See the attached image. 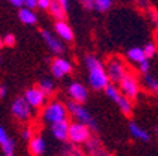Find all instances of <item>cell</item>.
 <instances>
[{
  "instance_id": "obj_36",
  "label": "cell",
  "mask_w": 158,
  "mask_h": 156,
  "mask_svg": "<svg viewBox=\"0 0 158 156\" xmlns=\"http://www.w3.org/2000/svg\"><path fill=\"white\" fill-rule=\"evenodd\" d=\"M4 44H3V37H0V48H3Z\"/></svg>"
},
{
  "instance_id": "obj_7",
  "label": "cell",
  "mask_w": 158,
  "mask_h": 156,
  "mask_svg": "<svg viewBox=\"0 0 158 156\" xmlns=\"http://www.w3.org/2000/svg\"><path fill=\"white\" fill-rule=\"evenodd\" d=\"M106 72H107L109 80L113 82V83H120L122 79L127 75V70H126V66L123 63V61L120 58H110L106 63Z\"/></svg>"
},
{
  "instance_id": "obj_8",
  "label": "cell",
  "mask_w": 158,
  "mask_h": 156,
  "mask_svg": "<svg viewBox=\"0 0 158 156\" xmlns=\"http://www.w3.org/2000/svg\"><path fill=\"white\" fill-rule=\"evenodd\" d=\"M10 111L20 121H27L33 114V108L28 106V103L24 100V97L14 98L11 101V106H10Z\"/></svg>"
},
{
  "instance_id": "obj_24",
  "label": "cell",
  "mask_w": 158,
  "mask_h": 156,
  "mask_svg": "<svg viewBox=\"0 0 158 156\" xmlns=\"http://www.w3.org/2000/svg\"><path fill=\"white\" fill-rule=\"evenodd\" d=\"M113 2L112 0H95V10L99 13H106L112 9Z\"/></svg>"
},
{
  "instance_id": "obj_6",
  "label": "cell",
  "mask_w": 158,
  "mask_h": 156,
  "mask_svg": "<svg viewBox=\"0 0 158 156\" xmlns=\"http://www.w3.org/2000/svg\"><path fill=\"white\" fill-rule=\"evenodd\" d=\"M118 90L130 101L135 100V98L138 97V93H140V83H138L135 75L127 73V75L122 79V82L118 83Z\"/></svg>"
},
{
  "instance_id": "obj_2",
  "label": "cell",
  "mask_w": 158,
  "mask_h": 156,
  "mask_svg": "<svg viewBox=\"0 0 158 156\" xmlns=\"http://www.w3.org/2000/svg\"><path fill=\"white\" fill-rule=\"evenodd\" d=\"M68 120V108L66 104L59 100H52L47 104L43 110V121L49 125H52L59 121Z\"/></svg>"
},
{
  "instance_id": "obj_10",
  "label": "cell",
  "mask_w": 158,
  "mask_h": 156,
  "mask_svg": "<svg viewBox=\"0 0 158 156\" xmlns=\"http://www.w3.org/2000/svg\"><path fill=\"white\" fill-rule=\"evenodd\" d=\"M72 72V63L62 56H55L51 61V75L56 79H62L64 76Z\"/></svg>"
},
{
  "instance_id": "obj_38",
  "label": "cell",
  "mask_w": 158,
  "mask_h": 156,
  "mask_svg": "<svg viewBox=\"0 0 158 156\" xmlns=\"http://www.w3.org/2000/svg\"><path fill=\"white\" fill-rule=\"evenodd\" d=\"M155 134H157V135H158V127L155 128Z\"/></svg>"
},
{
  "instance_id": "obj_3",
  "label": "cell",
  "mask_w": 158,
  "mask_h": 156,
  "mask_svg": "<svg viewBox=\"0 0 158 156\" xmlns=\"http://www.w3.org/2000/svg\"><path fill=\"white\" fill-rule=\"evenodd\" d=\"M66 108H68V114L72 115L73 120H75V122L83 124V125L89 127L90 130H98V125H96L95 118H93V115L90 114V111H89L83 104L68 101Z\"/></svg>"
},
{
  "instance_id": "obj_30",
  "label": "cell",
  "mask_w": 158,
  "mask_h": 156,
  "mask_svg": "<svg viewBox=\"0 0 158 156\" xmlns=\"http://www.w3.org/2000/svg\"><path fill=\"white\" fill-rule=\"evenodd\" d=\"M34 137V132L31 130H30V128H24L23 130V132H21V138H23V139H26V141H31V138Z\"/></svg>"
},
{
  "instance_id": "obj_31",
  "label": "cell",
  "mask_w": 158,
  "mask_h": 156,
  "mask_svg": "<svg viewBox=\"0 0 158 156\" xmlns=\"http://www.w3.org/2000/svg\"><path fill=\"white\" fill-rule=\"evenodd\" d=\"M37 2L38 0H24V7H27L30 10H34L37 9Z\"/></svg>"
},
{
  "instance_id": "obj_11",
  "label": "cell",
  "mask_w": 158,
  "mask_h": 156,
  "mask_svg": "<svg viewBox=\"0 0 158 156\" xmlns=\"http://www.w3.org/2000/svg\"><path fill=\"white\" fill-rule=\"evenodd\" d=\"M68 96L72 98L71 101H73V103L83 104L89 97L88 87L81 82H72L68 86Z\"/></svg>"
},
{
  "instance_id": "obj_14",
  "label": "cell",
  "mask_w": 158,
  "mask_h": 156,
  "mask_svg": "<svg viewBox=\"0 0 158 156\" xmlns=\"http://www.w3.org/2000/svg\"><path fill=\"white\" fill-rule=\"evenodd\" d=\"M54 31H55V35L58 37L61 41L71 42V41H73V38H75L72 27L69 26L66 21H55V24H54Z\"/></svg>"
},
{
  "instance_id": "obj_16",
  "label": "cell",
  "mask_w": 158,
  "mask_h": 156,
  "mask_svg": "<svg viewBox=\"0 0 158 156\" xmlns=\"http://www.w3.org/2000/svg\"><path fill=\"white\" fill-rule=\"evenodd\" d=\"M28 148H30V152L33 153L34 156H41L47 150V141L41 135H34L31 138V141L28 142Z\"/></svg>"
},
{
  "instance_id": "obj_19",
  "label": "cell",
  "mask_w": 158,
  "mask_h": 156,
  "mask_svg": "<svg viewBox=\"0 0 158 156\" xmlns=\"http://www.w3.org/2000/svg\"><path fill=\"white\" fill-rule=\"evenodd\" d=\"M85 145H86V149H88V152L90 153L92 156H110L102 148L100 142H99L98 139H95V138H90V141H89L88 143H85Z\"/></svg>"
},
{
  "instance_id": "obj_25",
  "label": "cell",
  "mask_w": 158,
  "mask_h": 156,
  "mask_svg": "<svg viewBox=\"0 0 158 156\" xmlns=\"http://www.w3.org/2000/svg\"><path fill=\"white\" fill-rule=\"evenodd\" d=\"M62 156H83L82 150H79L76 145H64L62 146Z\"/></svg>"
},
{
  "instance_id": "obj_27",
  "label": "cell",
  "mask_w": 158,
  "mask_h": 156,
  "mask_svg": "<svg viewBox=\"0 0 158 156\" xmlns=\"http://www.w3.org/2000/svg\"><path fill=\"white\" fill-rule=\"evenodd\" d=\"M137 66H138V72L141 75H148V72H150V62H148V59H145L141 63H138Z\"/></svg>"
},
{
  "instance_id": "obj_4",
  "label": "cell",
  "mask_w": 158,
  "mask_h": 156,
  "mask_svg": "<svg viewBox=\"0 0 158 156\" xmlns=\"http://www.w3.org/2000/svg\"><path fill=\"white\" fill-rule=\"evenodd\" d=\"M92 138L90 128L79 122H71L69 124V132H68V141L72 142V145H83L88 143Z\"/></svg>"
},
{
  "instance_id": "obj_13",
  "label": "cell",
  "mask_w": 158,
  "mask_h": 156,
  "mask_svg": "<svg viewBox=\"0 0 158 156\" xmlns=\"http://www.w3.org/2000/svg\"><path fill=\"white\" fill-rule=\"evenodd\" d=\"M0 148L3 150V156H14L16 143H14L13 138H10L9 132L3 125H0Z\"/></svg>"
},
{
  "instance_id": "obj_28",
  "label": "cell",
  "mask_w": 158,
  "mask_h": 156,
  "mask_svg": "<svg viewBox=\"0 0 158 156\" xmlns=\"http://www.w3.org/2000/svg\"><path fill=\"white\" fill-rule=\"evenodd\" d=\"M3 44H4V46H13L14 44H16V37L10 33L6 34V35L3 37Z\"/></svg>"
},
{
  "instance_id": "obj_17",
  "label": "cell",
  "mask_w": 158,
  "mask_h": 156,
  "mask_svg": "<svg viewBox=\"0 0 158 156\" xmlns=\"http://www.w3.org/2000/svg\"><path fill=\"white\" fill-rule=\"evenodd\" d=\"M128 131H130V134H131L133 138L141 141V142H148L150 138H151L150 137V134H148V131L144 130L141 125H138V124L134 122V121H131V122L128 124Z\"/></svg>"
},
{
  "instance_id": "obj_29",
  "label": "cell",
  "mask_w": 158,
  "mask_h": 156,
  "mask_svg": "<svg viewBox=\"0 0 158 156\" xmlns=\"http://www.w3.org/2000/svg\"><path fill=\"white\" fill-rule=\"evenodd\" d=\"M51 7V0H38L37 2V9L40 10H49Z\"/></svg>"
},
{
  "instance_id": "obj_15",
  "label": "cell",
  "mask_w": 158,
  "mask_h": 156,
  "mask_svg": "<svg viewBox=\"0 0 158 156\" xmlns=\"http://www.w3.org/2000/svg\"><path fill=\"white\" fill-rule=\"evenodd\" d=\"M69 121H59V122H55L52 125H49L51 128V134L55 139L61 141V142H66L68 141V132H69Z\"/></svg>"
},
{
  "instance_id": "obj_32",
  "label": "cell",
  "mask_w": 158,
  "mask_h": 156,
  "mask_svg": "<svg viewBox=\"0 0 158 156\" xmlns=\"http://www.w3.org/2000/svg\"><path fill=\"white\" fill-rule=\"evenodd\" d=\"M82 6L86 10H95V0H83Z\"/></svg>"
},
{
  "instance_id": "obj_33",
  "label": "cell",
  "mask_w": 158,
  "mask_h": 156,
  "mask_svg": "<svg viewBox=\"0 0 158 156\" xmlns=\"http://www.w3.org/2000/svg\"><path fill=\"white\" fill-rule=\"evenodd\" d=\"M10 6L16 7V9H23L24 7V0H10Z\"/></svg>"
},
{
  "instance_id": "obj_21",
  "label": "cell",
  "mask_w": 158,
  "mask_h": 156,
  "mask_svg": "<svg viewBox=\"0 0 158 156\" xmlns=\"http://www.w3.org/2000/svg\"><path fill=\"white\" fill-rule=\"evenodd\" d=\"M48 11L51 13V16H52L56 20V21H65L66 11L62 9V7H61V4H59L58 0H54V2H51V7H49Z\"/></svg>"
},
{
  "instance_id": "obj_1",
  "label": "cell",
  "mask_w": 158,
  "mask_h": 156,
  "mask_svg": "<svg viewBox=\"0 0 158 156\" xmlns=\"http://www.w3.org/2000/svg\"><path fill=\"white\" fill-rule=\"evenodd\" d=\"M83 62H85L86 70H88V83L90 89L96 91L105 90L110 85L105 65L95 55H86Z\"/></svg>"
},
{
  "instance_id": "obj_18",
  "label": "cell",
  "mask_w": 158,
  "mask_h": 156,
  "mask_svg": "<svg viewBox=\"0 0 158 156\" xmlns=\"http://www.w3.org/2000/svg\"><path fill=\"white\" fill-rule=\"evenodd\" d=\"M19 20L23 24L33 26V24L37 23V14L34 10H30V9H27V7H23V9L19 10Z\"/></svg>"
},
{
  "instance_id": "obj_37",
  "label": "cell",
  "mask_w": 158,
  "mask_h": 156,
  "mask_svg": "<svg viewBox=\"0 0 158 156\" xmlns=\"http://www.w3.org/2000/svg\"><path fill=\"white\" fill-rule=\"evenodd\" d=\"M2 62H3V58H2V55H0V66H2Z\"/></svg>"
},
{
  "instance_id": "obj_35",
  "label": "cell",
  "mask_w": 158,
  "mask_h": 156,
  "mask_svg": "<svg viewBox=\"0 0 158 156\" xmlns=\"http://www.w3.org/2000/svg\"><path fill=\"white\" fill-rule=\"evenodd\" d=\"M7 96V86L0 85V98H4Z\"/></svg>"
},
{
  "instance_id": "obj_5",
  "label": "cell",
  "mask_w": 158,
  "mask_h": 156,
  "mask_svg": "<svg viewBox=\"0 0 158 156\" xmlns=\"http://www.w3.org/2000/svg\"><path fill=\"white\" fill-rule=\"evenodd\" d=\"M105 93H106V96H107V97L113 101V103L117 104V107L120 108V111H122L124 115H130V114H131L133 103L128 100L127 97H124V96L120 93L118 87H116L113 83H110V85L105 89Z\"/></svg>"
},
{
  "instance_id": "obj_26",
  "label": "cell",
  "mask_w": 158,
  "mask_h": 156,
  "mask_svg": "<svg viewBox=\"0 0 158 156\" xmlns=\"http://www.w3.org/2000/svg\"><path fill=\"white\" fill-rule=\"evenodd\" d=\"M143 51H144V55L147 59L152 58V56L157 54V46H155L154 42H147L144 46H143Z\"/></svg>"
},
{
  "instance_id": "obj_34",
  "label": "cell",
  "mask_w": 158,
  "mask_h": 156,
  "mask_svg": "<svg viewBox=\"0 0 158 156\" xmlns=\"http://www.w3.org/2000/svg\"><path fill=\"white\" fill-rule=\"evenodd\" d=\"M59 2V4H61V7H62L65 11H68L69 10V6H71V3H69L68 0H58Z\"/></svg>"
},
{
  "instance_id": "obj_22",
  "label": "cell",
  "mask_w": 158,
  "mask_h": 156,
  "mask_svg": "<svg viewBox=\"0 0 158 156\" xmlns=\"http://www.w3.org/2000/svg\"><path fill=\"white\" fill-rule=\"evenodd\" d=\"M143 85H144V87L147 89V90L152 91L154 94L158 96V79L154 78L152 75H144L143 76Z\"/></svg>"
},
{
  "instance_id": "obj_23",
  "label": "cell",
  "mask_w": 158,
  "mask_h": 156,
  "mask_svg": "<svg viewBox=\"0 0 158 156\" xmlns=\"http://www.w3.org/2000/svg\"><path fill=\"white\" fill-rule=\"evenodd\" d=\"M38 89L43 91L45 97H48V96L54 94V91H55V85H54V82L51 80V79L47 78V79H43V80L40 82Z\"/></svg>"
},
{
  "instance_id": "obj_20",
  "label": "cell",
  "mask_w": 158,
  "mask_h": 156,
  "mask_svg": "<svg viewBox=\"0 0 158 156\" xmlns=\"http://www.w3.org/2000/svg\"><path fill=\"white\" fill-rule=\"evenodd\" d=\"M126 56H127V59L130 62H133V63H141V62H144L145 59V55H144V51H143V48H140V46H133V48H130L127 52H126Z\"/></svg>"
},
{
  "instance_id": "obj_9",
  "label": "cell",
  "mask_w": 158,
  "mask_h": 156,
  "mask_svg": "<svg viewBox=\"0 0 158 156\" xmlns=\"http://www.w3.org/2000/svg\"><path fill=\"white\" fill-rule=\"evenodd\" d=\"M41 37H43V41L45 42V45L48 46V49L52 52L55 56H61L65 52V45L52 31L49 30H43L41 31Z\"/></svg>"
},
{
  "instance_id": "obj_12",
  "label": "cell",
  "mask_w": 158,
  "mask_h": 156,
  "mask_svg": "<svg viewBox=\"0 0 158 156\" xmlns=\"http://www.w3.org/2000/svg\"><path fill=\"white\" fill-rule=\"evenodd\" d=\"M24 100L28 103V106L31 108H40L43 107L44 103H45V96L38 87H30L24 91Z\"/></svg>"
}]
</instances>
